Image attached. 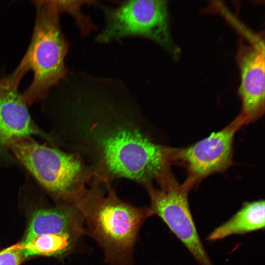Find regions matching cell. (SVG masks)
<instances>
[{
  "label": "cell",
  "instance_id": "6da1fadb",
  "mask_svg": "<svg viewBox=\"0 0 265 265\" xmlns=\"http://www.w3.org/2000/svg\"><path fill=\"white\" fill-rule=\"evenodd\" d=\"M70 204L80 212L86 224V233L98 243L109 265H132V253L139 230L152 216L149 208L132 206L112 191L80 188Z\"/></svg>",
  "mask_w": 265,
  "mask_h": 265
},
{
  "label": "cell",
  "instance_id": "7a4b0ae2",
  "mask_svg": "<svg viewBox=\"0 0 265 265\" xmlns=\"http://www.w3.org/2000/svg\"><path fill=\"white\" fill-rule=\"evenodd\" d=\"M36 16L28 48L14 70L23 78L29 71L32 81L23 92L27 105L45 100L51 90L68 74L65 59L69 44L61 29V13L53 0H33Z\"/></svg>",
  "mask_w": 265,
  "mask_h": 265
},
{
  "label": "cell",
  "instance_id": "3957f363",
  "mask_svg": "<svg viewBox=\"0 0 265 265\" xmlns=\"http://www.w3.org/2000/svg\"><path fill=\"white\" fill-rule=\"evenodd\" d=\"M98 143L105 166L117 177L148 184L152 180L159 183L171 172L173 148L155 143L134 127L112 129Z\"/></svg>",
  "mask_w": 265,
  "mask_h": 265
},
{
  "label": "cell",
  "instance_id": "277c9868",
  "mask_svg": "<svg viewBox=\"0 0 265 265\" xmlns=\"http://www.w3.org/2000/svg\"><path fill=\"white\" fill-rule=\"evenodd\" d=\"M167 9V1L154 0L126 1L115 8L104 7L106 24L96 41L106 44L127 36H141L178 58L180 51L171 37Z\"/></svg>",
  "mask_w": 265,
  "mask_h": 265
},
{
  "label": "cell",
  "instance_id": "5b68a950",
  "mask_svg": "<svg viewBox=\"0 0 265 265\" xmlns=\"http://www.w3.org/2000/svg\"><path fill=\"white\" fill-rule=\"evenodd\" d=\"M47 190L67 201L79 188L75 184L82 172L73 155L40 144L29 137L15 139L6 146Z\"/></svg>",
  "mask_w": 265,
  "mask_h": 265
},
{
  "label": "cell",
  "instance_id": "8992f818",
  "mask_svg": "<svg viewBox=\"0 0 265 265\" xmlns=\"http://www.w3.org/2000/svg\"><path fill=\"white\" fill-rule=\"evenodd\" d=\"M159 184V189L146 185L152 216L162 220L200 265H213L201 240L190 211L188 195L191 189L180 184L172 173Z\"/></svg>",
  "mask_w": 265,
  "mask_h": 265
},
{
  "label": "cell",
  "instance_id": "52a82bcc",
  "mask_svg": "<svg viewBox=\"0 0 265 265\" xmlns=\"http://www.w3.org/2000/svg\"><path fill=\"white\" fill-rule=\"evenodd\" d=\"M244 125L237 116L222 129L192 145L173 148V163H179L186 170L183 184L192 189L207 177L228 168L233 163L235 135Z\"/></svg>",
  "mask_w": 265,
  "mask_h": 265
},
{
  "label": "cell",
  "instance_id": "ba28073f",
  "mask_svg": "<svg viewBox=\"0 0 265 265\" xmlns=\"http://www.w3.org/2000/svg\"><path fill=\"white\" fill-rule=\"evenodd\" d=\"M248 40L239 44L237 60L240 72L238 90L241 109L238 115L245 125L253 122L265 113L264 35L242 30Z\"/></svg>",
  "mask_w": 265,
  "mask_h": 265
},
{
  "label": "cell",
  "instance_id": "9c48e42d",
  "mask_svg": "<svg viewBox=\"0 0 265 265\" xmlns=\"http://www.w3.org/2000/svg\"><path fill=\"white\" fill-rule=\"evenodd\" d=\"M22 80L12 72L0 73V144L6 146L12 140L32 134L45 136L34 124L22 94Z\"/></svg>",
  "mask_w": 265,
  "mask_h": 265
},
{
  "label": "cell",
  "instance_id": "30bf717a",
  "mask_svg": "<svg viewBox=\"0 0 265 265\" xmlns=\"http://www.w3.org/2000/svg\"><path fill=\"white\" fill-rule=\"evenodd\" d=\"M82 216L73 206L40 209L35 212L22 242L26 243L41 235H69L77 239L86 234Z\"/></svg>",
  "mask_w": 265,
  "mask_h": 265
},
{
  "label": "cell",
  "instance_id": "8fae6325",
  "mask_svg": "<svg viewBox=\"0 0 265 265\" xmlns=\"http://www.w3.org/2000/svg\"><path fill=\"white\" fill-rule=\"evenodd\" d=\"M264 200L245 203L230 219L215 228L207 238L215 241L233 235L244 234L264 229Z\"/></svg>",
  "mask_w": 265,
  "mask_h": 265
},
{
  "label": "cell",
  "instance_id": "7c38bea8",
  "mask_svg": "<svg viewBox=\"0 0 265 265\" xmlns=\"http://www.w3.org/2000/svg\"><path fill=\"white\" fill-rule=\"evenodd\" d=\"M78 240L68 235H39L26 243H22L23 255L26 258L30 256L60 254L71 249Z\"/></svg>",
  "mask_w": 265,
  "mask_h": 265
},
{
  "label": "cell",
  "instance_id": "4fadbf2b",
  "mask_svg": "<svg viewBox=\"0 0 265 265\" xmlns=\"http://www.w3.org/2000/svg\"><path fill=\"white\" fill-rule=\"evenodd\" d=\"M90 1L54 0V2L60 13L66 12L72 15L76 20L77 26L83 35L87 34L95 27L90 20L83 14L81 7Z\"/></svg>",
  "mask_w": 265,
  "mask_h": 265
},
{
  "label": "cell",
  "instance_id": "5bb4252c",
  "mask_svg": "<svg viewBox=\"0 0 265 265\" xmlns=\"http://www.w3.org/2000/svg\"><path fill=\"white\" fill-rule=\"evenodd\" d=\"M23 244L18 243L0 251V265H20L25 259Z\"/></svg>",
  "mask_w": 265,
  "mask_h": 265
}]
</instances>
